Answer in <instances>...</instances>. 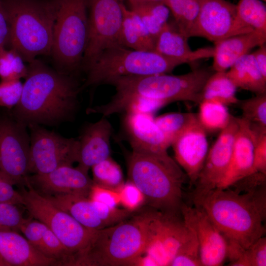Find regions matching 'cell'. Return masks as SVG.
Wrapping results in <instances>:
<instances>
[{"instance_id": "6", "label": "cell", "mask_w": 266, "mask_h": 266, "mask_svg": "<svg viewBox=\"0 0 266 266\" xmlns=\"http://www.w3.org/2000/svg\"><path fill=\"white\" fill-rule=\"evenodd\" d=\"M9 27L8 44L30 63L51 54L60 0H2Z\"/></svg>"}, {"instance_id": "12", "label": "cell", "mask_w": 266, "mask_h": 266, "mask_svg": "<svg viewBox=\"0 0 266 266\" xmlns=\"http://www.w3.org/2000/svg\"><path fill=\"white\" fill-rule=\"evenodd\" d=\"M179 216L156 212L149 242L138 260V266H169L179 248L192 233L191 227Z\"/></svg>"}, {"instance_id": "8", "label": "cell", "mask_w": 266, "mask_h": 266, "mask_svg": "<svg viewBox=\"0 0 266 266\" xmlns=\"http://www.w3.org/2000/svg\"><path fill=\"white\" fill-rule=\"evenodd\" d=\"M184 61L162 55L155 51H140L119 46L104 50L86 69L82 86L105 84L119 77L144 76L171 72Z\"/></svg>"}, {"instance_id": "46", "label": "cell", "mask_w": 266, "mask_h": 266, "mask_svg": "<svg viewBox=\"0 0 266 266\" xmlns=\"http://www.w3.org/2000/svg\"><path fill=\"white\" fill-rule=\"evenodd\" d=\"M14 185L0 171V203L24 204L20 192L16 190Z\"/></svg>"}, {"instance_id": "31", "label": "cell", "mask_w": 266, "mask_h": 266, "mask_svg": "<svg viewBox=\"0 0 266 266\" xmlns=\"http://www.w3.org/2000/svg\"><path fill=\"white\" fill-rule=\"evenodd\" d=\"M199 105L197 118L206 132L221 131L229 123L232 115L226 105L209 100H202Z\"/></svg>"}, {"instance_id": "44", "label": "cell", "mask_w": 266, "mask_h": 266, "mask_svg": "<svg viewBox=\"0 0 266 266\" xmlns=\"http://www.w3.org/2000/svg\"><path fill=\"white\" fill-rule=\"evenodd\" d=\"M47 228V227L44 223L35 219H26L21 225L20 232L33 246L39 250Z\"/></svg>"}, {"instance_id": "17", "label": "cell", "mask_w": 266, "mask_h": 266, "mask_svg": "<svg viewBox=\"0 0 266 266\" xmlns=\"http://www.w3.org/2000/svg\"><path fill=\"white\" fill-rule=\"evenodd\" d=\"M181 213L184 221L193 229L197 235L201 265H223L227 259V239L203 209L198 206L192 207L183 203Z\"/></svg>"}, {"instance_id": "33", "label": "cell", "mask_w": 266, "mask_h": 266, "mask_svg": "<svg viewBox=\"0 0 266 266\" xmlns=\"http://www.w3.org/2000/svg\"><path fill=\"white\" fill-rule=\"evenodd\" d=\"M94 184L113 190H117L124 183L120 166L111 157L91 167Z\"/></svg>"}, {"instance_id": "3", "label": "cell", "mask_w": 266, "mask_h": 266, "mask_svg": "<svg viewBox=\"0 0 266 266\" xmlns=\"http://www.w3.org/2000/svg\"><path fill=\"white\" fill-rule=\"evenodd\" d=\"M214 72L212 69L196 68L182 75L167 73L128 76L113 78L106 84L114 87L115 93L100 110L106 116L119 113L123 107L134 100L158 101L166 105L183 101L200 104L205 83Z\"/></svg>"}, {"instance_id": "1", "label": "cell", "mask_w": 266, "mask_h": 266, "mask_svg": "<svg viewBox=\"0 0 266 266\" xmlns=\"http://www.w3.org/2000/svg\"><path fill=\"white\" fill-rule=\"evenodd\" d=\"M27 75L12 117L27 127L55 126L71 120L79 106L82 89L74 76L54 69L35 59L27 66Z\"/></svg>"}, {"instance_id": "16", "label": "cell", "mask_w": 266, "mask_h": 266, "mask_svg": "<svg viewBox=\"0 0 266 266\" xmlns=\"http://www.w3.org/2000/svg\"><path fill=\"white\" fill-rule=\"evenodd\" d=\"M45 198L91 230H99L114 225L133 215V212L124 208L110 207L86 197L65 195Z\"/></svg>"}, {"instance_id": "24", "label": "cell", "mask_w": 266, "mask_h": 266, "mask_svg": "<svg viewBox=\"0 0 266 266\" xmlns=\"http://www.w3.org/2000/svg\"><path fill=\"white\" fill-rule=\"evenodd\" d=\"M188 38L179 31L173 21H168L156 39L154 51L166 57L183 61L186 64L213 57V47L193 50L188 44Z\"/></svg>"}, {"instance_id": "41", "label": "cell", "mask_w": 266, "mask_h": 266, "mask_svg": "<svg viewBox=\"0 0 266 266\" xmlns=\"http://www.w3.org/2000/svg\"><path fill=\"white\" fill-rule=\"evenodd\" d=\"M120 204L127 210L134 213L145 205L143 194L131 181L124 182L117 190Z\"/></svg>"}, {"instance_id": "45", "label": "cell", "mask_w": 266, "mask_h": 266, "mask_svg": "<svg viewBox=\"0 0 266 266\" xmlns=\"http://www.w3.org/2000/svg\"><path fill=\"white\" fill-rule=\"evenodd\" d=\"M88 198L112 208L118 207L120 204L117 191L107 189L94 183L91 189Z\"/></svg>"}, {"instance_id": "15", "label": "cell", "mask_w": 266, "mask_h": 266, "mask_svg": "<svg viewBox=\"0 0 266 266\" xmlns=\"http://www.w3.org/2000/svg\"><path fill=\"white\" fill-rule=\"evenodd\" d=\"M238 129L237 118L232 115L227 126L220 131L217 138L208 150L195 184L194 202L217 188L225 176L230 164Z\"/></svg>"}, {"instance_id": "50", "label": "cell", "mask_w": 266, "mask_h": 266, "mask_svg": "<svg viewBox=\"0 0 266 266\" xmlns=\"http://www.w3.org/2000/svg\"><path fill=\"white\" fill-rule=\"evenodd\" d=\"M262 0V1H264V2H266V0Z\"/></svg>"}, {"instance_id": "30", "label": "cell", "mask_w": 266, "mask_h": 266, "mask_svg": "<svg viewBox=\"0 0 266 266\" xmlns=\"http://www.w3.org/2000/svg\"><path fill=\"white\" fill-rule=\"evenodd\" d=\"M261 0H239L236 4L238 21L244 27L266 35V7Z\"/></svg>"}, {"instance_id": "35", "label": "cell", "mask_w": 266, "mask_h": 266, "mask_svg": "<svg viewBox=\"0 0 266 266\" xmlns=\"http://www.w3.org/2000/svg\"><path fill=\"white\" fill-rule=\"evenodd\" d=\"M28 68L18 52L6 47L0 48V79L1 81L20 80L27 75Z\"/></svg>"}, {"instance_id": "14", "label": "cell", "mask_w": 266, "mask_h": 266, "mask_svg": "<svg viewBox=\"0 0 266 266\" xmlns=\"http://www.w3.org/2000/svg\"><path fill=\"white\" fill-rule=\"evenodd\" d=\"M252 31L237 20L236 4L227 0H204L188 36L203 37L215 43Z\"/></svg>"}, {"instance_id": "32", "label": "cell", "mask_w": 266, "mask_h": 266, "mask_svg": "<svg viewBox=\"0 0 266 266\" xmlns=\"http://www.w3.org/2000/svg\"><path fill=\"white\" fill-rule=\"evenodd\" d=\"M204 0H165L164 1L172 15L176 26L188 37Z\"/></svg>"}, {"instance_id": "47", "label": "cell", "mask_w": 266, "mask_h": 266, "mask_svg": "<svg viewBox=\"0 0 266 266\" xmlns=\"http://www.w3.org/2000/svg\"><path fill=\"white\" fill-rule=\"evenodd\" d=\"M9 27L2 0H0V48L8 44Z\"/></svg>"}, {"instance_id": "51", "label": "cell", "mask_w": 266, "mask_h": 266, "mask_svg": "<svg viewBox=\"0 0 266 266\" xmlns=\"http://www.w3.org/2000/svg\"></svg>"}, {"instance_id": "19", "label": "cell", "mask_w": 266, "mask_h": 266, "mask_svg": "<svg viewBox=\"0 0 266 266\" xmlns=\"http://www.w3.org/2000/svg\"><path fill=\"white\" fill-rule=\"evenodd\" d=\"M123 114L122 131L132 151L148 153L167 151L170 143L157 125L153 114L140 111Z\"/></svg>"}, {"instance_id": "13", "label": "cell", "mask_w": 266, "mask_h": 266, "mask_svg": "<svg viewBox=\"0 0 266 266\" xmlns=\"http://www.w3.org/2000/svg\"><path fill=\"white\" fill-rule=\"evenodd\" d=\"M27 128L11 115L0 117V171L21 188L29 175L30 137Z\"/></svg>"}, {"instance_id": "10", "label": "cell", "mask_w": 266, "mask_h": 266, "mask_svg": "<svg viewBox=\"0 0 266 266\" xmlns=\"http://www.w3.org/2000/svg\"><path fill=\"white\" fill-rule=\"evenodd\" d=\"M89 38L83 62L85 71L105 50L123 46L121 30L124 0H87Z\"/></svg>"}, {"instance_id": "28", "label": "cell", "mask_w": 266, "mask_h": 266, "mask_svg": "<svg viewBox=\"0 0 266 266\" xmlns=\"http://www.w3.org/2000/svg\"><path fill=\"white\" fill-rule=\"evenodd\" d=\"M237 89L227 71H214L204 85L201 101L214 100L226 106L237 104L239 100L236 96Z\"/></svg>"}, {"instance_id": "42", "label": "cell", "mask_w": 266, "mask_h": 266, "mask_svg": "<svg viewBox=\"0 0 266 266\" xmlns=\"http://www.w3.org/2000/svg\"><path fill=\"white\" fill-rule=\"evenodd\" d=\"M17 206L12 203H0V230L20 232L26 219Z\"/></svg>"}, {"instance_id": "22", "label": "cell", "mask_w": 266, "mask_h": 266, "mask_svg": "<svg viewBox=\"0 0 266 266\" xmlns=\"http://www.w3.org/2000/svg\"><path fill=\"white\" fill-rule=\"evenodd\" d=\"M0 265L1 266H58L45 256L18 232L0 230Z\"/></svg>"}, {"instance_id": "18", "label": "cell", "mask_w": 266, "mask_h": 266, "mask_svg": "<svg viewBox=\"0 0 266 266\" xmlns=\"http://www.w3.org/2000/svg\"><path fill=\"white\" fill-rule=\"evenodd\" d=\"M26 181L45 197L65 195L88 197L94 184L88 172L70 165L45 174H29Z\"/></svg>"}, {"instance_id": "29", "label": "cell", "mask_w": 266, "mask_h": 266, "mask_svg": "<svg viewBox=\"0 0 266 266\" xmlns=\"http://www.w3.org/2000/svg\"><path fill=\"white\" fill-rule=\"evenodd\" d=\"M140 18L152 37L156 39L169 21L170 12L164 2H149L131 7Z\"/></svg>"}, {"instance_id": "34", "label": "cell", "mask_w": 266, "mask_h": 266, "mask_svg": "<svg viewBox=\"0 0 266 266\" xmlns=\"http://www.w3.org/2000/svg\"><path fill=\"white\" fill-rule=\"evenodd\" d=\"M193 113L171 112L154 118L155 123L170 143L197 118Z\"/></svg>"}, {"instance_id": "37", "label": "cell", "mask_w": 266, "mask_h": 266, "mask_svg": "<svg viewBox=\"0 0 266 266\" xmlns=\"http://www.w3.org/2000/svg\"><path fill=\"white\" fill-rule=\"evenodd\" d=\"M237 104L242 111V118L251 124L266 127V93L239 100Z\"/></svg>"}, {"instance_id": "21", "label": "cell", "mask_w": 266, "mask_h": 266, "mask_svg": "<svg viewBox=\"0 0 266 266\" xmlns=\"http://www.w3.org/2000/svg\"><path fill=\"white\" fill-rule=\"evenodd\" d=\"M112 128L106 117L90 123L78 139L77 167L88 172L96 164L110 157Z\"/></svg>"}, {"instance_id": "11", "label": "cell", "mask_w": 266, "mask_h": 266, "mask_svg": "<svg viewBox=\"0 0 266 266\" xmlns=\"http://www.w3.org/2000/svg\"><path fill=\"white\" fill-rule=\"evenodd\" d=\"M28 128L30 132L29 174H45L61 166L76 163L78 139L64 137L41 125H32Z\"/></svg>"}, {"instance_id": "39", "label": "cell", "mask_w": 266, "mask_h": 266, "mask_svg": "<svg viewBox=\"0 0 266 266\" xmlns=\"http://www.w3.org/2000/svg\"><path fill=\"white\" fill-rule=\"evenodd\" d=\"M232 266H266V237L259 238L248 248L245 249L238 258L229 264Z\"/></svg>"}, {"instance_id": "40", "label": "cell", "mask_w": 266, "mask_h": 266, "mask_svg": "<svg viewBox=\"0 0 266 266\" xmlns=\"http://www.w3.org/2000/svg\"><path fill=\"white\" fill-rule=\"evenodd\" d=\"M249 124L254 141L253 173L266 174V127Z\"/></svg>"}, {"instance_id": "7", "label": "cell", "mask_w": 266, "mask_h": 266, "mask_svg": "<svg viewBox=\"0 0 266 266\" xmlns=\"http://www.w3.org/2000/svg\"><path fill=\"white\" fill-rule=\"evenodd\" d=\"M87 0H60L51 54L58 71L74 76L82 68L89 38Z\"/></svg>"}, {"instance_id": "23", "label": "cell", "mask_w": 266, "mask_h": 266, "mask_svg": "<svg viewBox=\"0 0 266 266\" xmlns=\"http://www.w3.org/2000/svg\"><path fill=\"white\" fill-rule=\"evenodd\" d=\"M238 129L236 134L230 164L217 188L225 189L253 173V136L249 122L237 117Z\"/></svg>"}, {"instance_id": "4", "label": "cell", "mask_w": 266, "mask_h": 266, "mask_svg": "<svg viewBox=\"0 0 266 266\" xmlns=\"http://www.w3.org/2000/svg\"><path fill=\"white\" fill-rule=\"evenodd\" d=\"M133 214L114 225L96 230L70 266H135L149 242L156 210Z\"/></svg>"}, {"instance_id": "20", "label": "cell", "mask_w": 266, "mask_h": 266, "mask_svg": "<svg viewBox=\"0 0 266 266\" xmlns=\"http://www.w3.org/2000/svg\"><path fill=\"white\" fill-rule=\"evenodd\" d=\"M171 146L175 161L182 168L191 184L195 185L209 150L206 132L197 117Z\"/></svg>"}, {"instance_id": "2", "label": "cell", "mask_w": 266, "mask_h": 266, "mask_svg": "<svg viewBox=\"0 0 266 266\" xmlns=\"http://www.w3.org/2000/svg\"><path fill=\"white\" fill-rule=\"evenodd\" d=\"M247 190L216 188L194 202L200 207L228 241L246 249L264 236L266 217V180H242Z\"/></svg>"}, {"instance_id": "48", "label": "cell", "mask_w": 266, "mask_h": 266, "mask_svg": "<svg viewBox=\"0 0 266 266\" xmlns=\"http://www.w3.org/2000/svg\"><path fill=\"white\" fill-rule=\"evenodd\" d=\"M252 54L263 76L266 78V46L263 44Z\"/></svg>"}, {"instance_id": "49", "label": "cell", "mask_w": 266, "mask_h": 266, "mask_svg": "<svg viewBox=\"0 0 266 266\" xmlns=\"http://www.w3.org/2000/svg\"><path fill=\"white\" fill-rule=\"evenodd\" d=\"M131 7L149 2H164L165 0H128Z\"/></svg>"}, {"instance_id": "43", "label": "cell", "mask_w": 266, "mask_h": 266, "mask_svg": "<svg viewBox=\"0 0 266 266\" xmlns=\"http://www.w3.org/2000/svg\"><path fill=\"white\" fill-rule=\"evenodd\" d=\"M20 80L1 81L0 82V106L11 109L18 103L22 92Z\"/></svg>"}, {"instance_id": "27", "label": "cell", "mask_w": 266, "mask_h": 266, "mask_svg": "<svg viewBox=\"0 0 266 266\" xmlns=\"http://www.w3.org/2000/svg\"><path fill=\"white\" fill-rule=\"evenodd\" d=\"M121 41L125 47L136 50L154 51L155 40L152 37L138 15L123 5Z\"/></svg>"}, {"instance_id": "26", "label": "cell", "mask_w": 266, "mask_h": 266, "mask_svg": "<svg viewBox=\"0 0 266 266\" xmlns=\"http://www.w3.org/2000/svg\"><path fill=\"white\" fill-rule=\"evenodd\" d=\"M227 74L237 88L256 95L266 93V78L262 74L252 53L238 59Z\"/></svg>"}, {"instance_id": "36", "label": "cell", "mask_w": 266, "mask_h": 266, "mask_svg": "<svg viewBox=\"0 0 266 266\" xmlns=\"http://www.w3.org/2000/svg\"><path fill=\"white\" fill-rule=\"evenodd\" d=\"M39 251L56 261L58 266H68L71 258L66 247L48 227L43 234Z\"/></svg>"}, {"instance_id": "38", "label": "cell", "mask_w": 266, "mask_h": 266, "mask_svg": "<svg viewBox=\"0 0 266 266\" xmlns=\"http://www.w3.org/2000/svg\"><path fill=\"white\" fill-rule=\"evenodd\" d=\"M191 228V236L179 248L171 261L170 266H202L199 241L195 231Z\"/></svg>"}, {"instance_id": "25", "label": "cell", "mask_w": 266, "mask_h": 266, "mask_svg": "<svg viewBox=\"0 0 266 266\" xmlns=\"http://www.w3.org/2000/svg\"><path fill=\"white\" fill-rule=\"evenodd\" d=\"M266 41V34L252 31L214 43L212 69L214 71H226L240 57L253 48L265 44Z\"/></svg>"}, {"instance_id": "9", "label": "cell", "mask_w": 266, "mask_h": 266, "mask_svg": "<svg viewBox=\"0 0 266 266\" xmlns=\"http://www.w3.org/2000/svg\"><path fill=\"white\" fill-rule=\"evenodd\" d=\"M24 204L31 215L44 223L70 252V265L87 245L96 230L82 225L71 216L57 207L38 193L27 181L21 187Z\"/></svg>"}, {"instance_id": "5", "label": "cell", "mask_w": 266, "mask_h": 266, "mask_svg": "<svg viewBox=\"0 0 266 266\" xmlns=\"http://www.w3.org/2000/svg\"><path fill=\"white\" fill-rule=\"evenodd\" d=\"M127 160L129 180L143 194L145 204L163 213L179 215L187 176L167 152L132 150Z\"/></svg>"}]
</instances>
